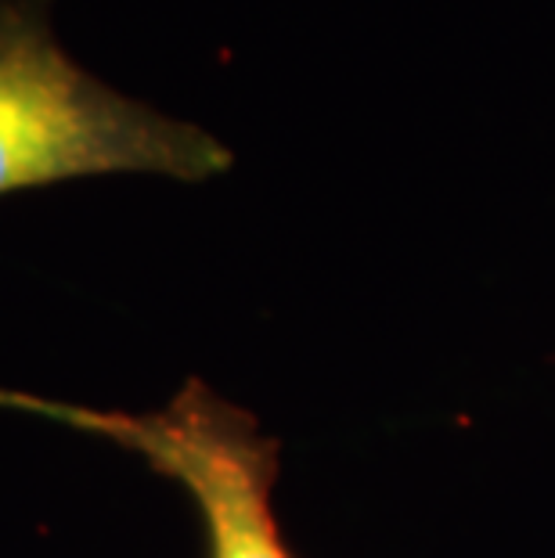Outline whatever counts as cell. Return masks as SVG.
Listing matches in <instances>:
<instances>
[{"instance_id":"1","label":"cell","mask_w":555,"mask_h":558,"mask_svg":"<svg viewBox=\"0 0 555 558\" xmlns=\"http://www.w3.org/2000/svg\"><path fill=\"white\" fill-rule=\"evenodd\" d=\"M214 134L87 73L55 33V0H0V198L105 173L209 181Z\"/></svg>"},{"instance_id":"2","label":"cell","mask_w":555,"mask_h":558,"mask_svg":"<svg viewBox=\"0 0 555 558\" xmlns=\"http://www.w3.org/2000/svg\"><path fill=\"white\" fill-rule=\"evenodd\" d=\"M62 422L109 436L159 476L181 483L203 519L206 558H297L281 537L270 490L278 483V439L250 411L188 378L167 408L152 414L55 411Z\"/></svg>"}]
</instances>
